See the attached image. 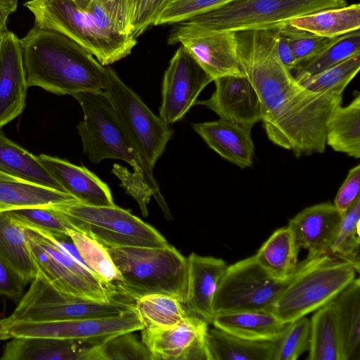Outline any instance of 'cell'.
Instances as JSON below:
<instances>
[{"label":"cell","instance_id":"cell-41","mask_svg":"<svg viewBox=\"0 0 360 360\" xmlns=\"http://www.w3.org/2000/svg\"><path fill=\"white\" fill-rule=\"evenodd\" d=\"M310 319L303 316L288 323L275 341L273 360H296L309 349Z\"/></svg>","mask_w":360,"mask_h":360},{"label":"cell","instance_id":"cell-16","mask_svg":"<svg viewBox=\"0 0 360 360\" xmlns=\"http://www.w3.org/2000/svg\"><path fill=\"white\" fill-rule=\"evenodd\" d=\"M208 323L188 315L165 328H142L141 342L152 360H210L206 344Z\"/></svg>","mask_w":360,"mask_h":360},{"label":"cell","instance_id":"cell-14","mask_svg":"<svg viewBox=\"0 0 360 360\" xmlns=\"http://www.w3.org/2000/svg\"><path fill=\"white\" fill-rule=\"evenodd\" d=\"M167 43L180 44L213 81L226 75H243L233 31L210 30L184 21L172 29Z\"/></svg>","mask_w":360,"mask_h":360},{"label":"cell","instance_id":"cell-2","mask_svg":"<svg viewBox=\"0 0 360 360\" xmlns=\"http://www.w3.org/2000/svg\"><path fill=\"white\" fill-rule=\"evenodd\" d=\"M20 41L29 87L71 96L104 89L105 66L64 34L34 25Z\"/></svg>","mask_w":360,"mask_h":360},{"label":"cell","instance_id":"cell-45","mask_svg":"<svg viewBox=\"0 0 360 360\" xmlns=\"http://www.w3.org/2000/svg\"><path fill=\"white\" fill-rule=\"evenodd\" d=\"M112 173L122 181L121 186L139 204L144 217L148 215L147 205L153 195L152 191L143 179L137 173H131L127 169L118 164H114Z\"/></svg>","mask_w":360,"mask_h":360},{"label":"cell","instance_id":"cell-13","mask_svg":"<svg viewBox=\"0 0 360 360\" xmlns=\"http://www.w3.org/2000/svg\"><path fill=\"white\" fill-rule=\"evenodd\" d=\"M287 281L272 278L255 255L227 266L214 295V313L267 311Z\"/></svg>","mask_w":360,"mask_h":360},{"label":"cell","instance_id":"cell-25","mask_svg":"<svg viewBox=\"0 0 360 360\" xmlns=\"http://www.w3.org/2000/svg\"><path fill=\"white\" fill-rule=\"evenodd\" d=\"M76 201L65 192L36 184L0 170V213L25 207L59 206Z\"/></svg>","mask_w":360,"mask_h":360},{"label":"cell","instance_id":"cell-24","mask_svg":"<svg viewBox=\"0 0 360 360\" xmlns=\"http://www.w3.org/2000/svg\"><path fill=\"white\" fill-rule=\"evenodd\" d=\"M96 27L110 41L131 53L136 0H79Z\"/></svg>","mask_w":360,"mask_h":360},{"label":"cell","instance_id":"cell-34","mask_svg":"<svg viewBox=\"0 0 360 360\" xmlns=\"http://www.w3.org/2000/svg\"><path fill=\"white\" fill-rule=\"evenodd\" d=\"M360 54V31L330 38L311 57L297 64L292 73L297 82Z\"/></svg>","mask_w":360,"mask_h":360},{"label":"cell","instance_id":"cell-15","mask_svg":"<svg viewBox=\"0 0 360 360\" xmlns=\"http://www.w3.org/2000/svg\"><path fill=\"white\" fill-rule=\"evenodd\" d=\"M212 82V77L180 46L164 73L160 117L168 124L181 120Z\"/></svg>","mask_w":360,"mask_h":360},{"label":"cell","instance_id":"cell-27","mask_svg":"<svg viewBox=\"0 0 360 360\" xmlns=\"http://www.w3.org/2000/svg\"><path fill=\"white\" fill-rule=\"evenodd\" d=\"M212 324L233 335L255 341H276L287 323L269 311H243L216 314Z\"/></svg>","mask_w":360,"mask_h":360},{"label":"cell","instance_id":"cell-5","mask_svg":"<svg viewBox=\"0 0 360 360\" xmlns=\"http://www.w3.org/2000/svg\"><path fill=\"white\" fill-rule=\"evenodd\" d=\"M107 250L122 277L118 289L124 297L134 302L143 295L160 293L184 304L187 260L174 246Z\"/></svg>","mask_w":360,"mask_h":360},{"label":"cell","instance_id":"cell-40","mask_svg":"<svg viewBox=\"0 0 360 360\" xmlns=\"http://www.w3.org/2000/svg\"><path fill=\"white\" fill-rule=\"evenodd\" d=\"M24 227L45 231L54 235H66L70 230L77 231L62 213L53 207H32L5 212Z\"/></svg>","mask_w":360,"mask_h":360},{"label":"cell","instance_id":"cell-48","mask_svg":"<svg viewBox=\"0 0 360 360\" xmlns=\"http://www.w3.org/2000/svg\"><path fill=\"white\" fill-rule=\"evenodd\" d=\"M26 284L0 260V296L17 300L22 297Z\"/></svg>","mask_w":360,"mask_h":360},{"label":"cell","instance_id":"cell-3","mask_svg":"<svg viewBox=\"0 0 360 360\" xmlns=\"http://www.w3.org/2000/svg\"><path fill=\"white\" fill-rule=\"evenodd\" d=\"M72 96L83 112V119L77 129L84 153L89 161L98 163L105 159H117L129 163L150 188L165 218L172 219V214L153 176V169L143 160L119 122L104 92H80Z\"/></svg>","mask_w":360,"mask_h":360},{"label":"cell","instance_id":"cell-22","mask_svg":"<svg viewBox=\"0 0 360 360\" xmlns=\"http://www.w3.org/2000/svg\"><path fill=\"white\" fill-rule=\"evenodd\" d=\"M100 345L77 340L14 338L4 347V360H100Z\"/></svg>","mask_w":360,"mask_h":360},{"label":"cell","instance_id":"cell-47","mask_svg":"<svg viewBox=\"0 0 360 360\" xmlns=\"http://www.w3.org/2000/svg\"><path fill=\"white\" fill-rule=\"evenodd\" d=\"M167 0H136L133 36L135 39L153 26Z\"/></svg>","mask_w":360,"mask_h":360},{"label":"cell","instance_id":"cell-30","mask_svg":"<svg viewBox=\"0 0 360 360\" xmlns=\"http://www.w3.org/2000/svg\"><path fill=\"white\" fill-rule=\"evenodd\" d=\"M0 170L25 181L65 192L42 165L38 155L10 140L1 129Z\"/></svg>","mask_w":360,"mask_h":360},{"label":"cell","instance_id":"cell-44","mask_svg":"<svg viewBox=\"0 0 360 360\" xmlns=\"http://www.w3.org/2000/svg\"><path fill=\"white\" fill-rule=\"evenodd\" d=\"M278 27L289 41L297 64L314 55L330 39L297 28L289 22Z\"/></svg>","mask_w":360,"mask_h":360},{"label":"cell","instance_id":"cell-50","mask_svg":"<svg viewBox=\"0 0 360 360\" xmlns=\"http://www.w3.org/2000/svg\"><path fill=\"white\" fill-rule=\"evenodd\" d=\"M18 1V0H0V35L7 29L8 18L17 9Z\"/></svg>","mask_w":360,"mask_h":360},{"label":"cell","instance_id":"cell-21","mask_svg":"<svg viewBox=\"0 0 360 360\" xmlns=\"http://www.w3.org/2000/svg\"><path fill=\"white\" fill-rule=\"evenodd\" d=\"M39 160L67 193L79 202L91 206H112V193L108 185L84 166L45 154Z\"/></svg>","mask_w":360,"mask_h":360},{"label":"cell","instance_id":"cell-49","mask_svg":"<svg viewBox=\"0 0 360 360\" xmlns=\"http://www.w3.org/2000/svg\"><path fill=\"white\" fill-rule=\"evenodd\" d=\"M275 40L276 51L279 59L282 63L292 72L297 65L294 52L289 41L281 32L278 27L276 28Z\"/></svg>","mask_w":360,"mask_h":360},{"label":"cell","instance_id":"cell-43","mask_svg":"<svg viewBox=\"0 0 360 360\" xmlns=\"http://www.w3.org/2000/svg\"><path fill=\"white\" fill-rule=\"evenodd\" d=\"M131 333L119 334L101 345L100 360H152L148 348Z\"/></svg>","mask_w":360,"mask_h":360},{"label":"cell","instance_id":"cell-32","mask_svg":"<svg viewBox=\"0 0 360 360\" xmlns=\"http://www.w3.org/2000/svg\"><path fill=\"white\" fill-rule=\"evenodd\" d=\"M289 24L316 35L333 38L360 28V6H345L317 11L290 20Z\"/></svg>","mask_w":360,"mask_h":360},{"label":"cell","instance_id":"cell-9","mask_svg":"<svg viewBox=\"0 0 360 360\" xmlns=\"http://www.w3.org/2000/svg\"><path fill=\"white\" fill-rule=\"evenodd\" d=\"M27 292L4 321H53L119 316L133 307L123 298L108 302L85 300L62 292L39 273Z\"/></svg>","mask_w":360,"mask_h":360},{"label":"cell","instance_id":"cell-8","mask_svg":"<svg viewBox=\"0 0 360 360\" xmlns=\"http://www.w3.org/2000/svg\"><path fill=\"white\" fill-rule=\"evenodd\" d=\"M76 228L105 248L163 247L167 240L153 226L115 205L91 206L77 201L53 207Z\"/></svg>","mask_w":360,"mask_h":360},{"label":"cell","instance_id":"cell-19","mask_svg":"<svg viewBox=\"0 0 360 360\" xmlns=\"http://www.w3.org/2000/svg\"><path fill=\"white\" fill-rule=\"evenodd\" d=\"M187 287L184 302L188 315L212 324L218 285L227 268L220 258L191 253L187 258Z\"/></svg>","mask_w":360,"mask_h":360},{"label":"cell","instance_id":"cell-35","mask_svg":"<svg viewBox=\"0 0 360 360\" xmlns=\"http://www.w3.org/2000/svg\"><path fill=\"white\" fill-rule=\"evenodd\" d=\"M310 319L309 360H340V343L333 302L314 311Z\"/></svg>","mask_w":360,"mask_h":360},{"label":"cell","instance_id":"cell-38","mask_svg":"<svg viewBox=\"0 0 360 360\" xmlns=\"http://www.w3.org/2000/svg\"><path fill=\"white\" fill-rule=\"evenodd\" d=\"M359 69L360 54L298 82L314 92L342 95L346 86L356 75Z\"/></svg>","mask_w":360,"mask_h":360},{"label":"cell","instance_id":"cell-10","mask_svg":"<svg viewBox=\"0 0 360 360\" xmlns=\"http://www.w3.org/2000/svg\"><path fill=\"white\" fill-rule=\"evenodd\" d=\"M105 72L106 84L103 91L139 153L153 169L173 130L151 111L113 69L105 66Z\"/></svg>","mask_w":360,"mask_h":360},{"label":"cell","instance_id":"cell-23","mask_svg":"<svg viewBox=\"0 0 360 360\" xmlns=\"http://www.w3.org/2000/svg\"><path fill=\"white\" fill-rule=\"evenodd\" d=\"M194 131L213 150L241 169L253 164L255 145L251 127L220 119L195 123Z\"/></svg>","mask_w":360,"mask_h":360},{"label":"cell","instance_id":"cell-31","mask_svg":"<svg viewBox=\"0 0 360 360\" xmlns=\"http://www.w3.org/2000/svg\"><path fill=\"white\" fill-rule=\"evenodd\" d=\"M210 360H273L275 341L239 338L214 327L206 335Z\"/></svg>","mask_w":360,"mask_h":360},{"label":"cell","instance_id":"cell-6","mask_svg":"<svg viewBox=\"0 0 360 360\" xmlns=\"http://www.w3.org/2000/svg\"><path fill=\"white\" fill-rule=\"evenodd\" d=\"M25 233L38 273L59 291L101 302L125 298L115 285L71 255L56 235L29 227H25Z\"/></svg>","mask_w":360,"mask_h":360},{"label":"cell","instance_id":"cell-11","mask_svg":"<svg viewBox=\"0 0 360 360\" xmlns=\"http://www.w3.org/2000/svg\"><path fill=\"white\" fill-rule=\"evenodd\" d=\"M24 5L33 14L34 25L64 34L103 66L130 54L100 31L79 0H30Z\"/></svg>","mask_w":360,"mask_h":360},{"label":"cell","instance_id":"cell-7","mask_svg":"<svg viewBox=\"0 0 360 360\" xmlns=\"http://www.w3.org/2000/svg\"><path fill=\"white\" fill-rule=\"evenodd\" d=\"M346 5L345 0H231L186 22L214 30L270 29L317 11Z\"/></svg>","mask_w":360,"mask_h":360},{"label":"cell","instance_id":"cell-37","mask_svg":"<svg viewBox=\"0 0 360 360\" xmlns=\"http://www.w3.org/2000/svg\"><path fill=\"white\" fill-rule=\"evenodd\" d=\"M68 233L86 266L101 278L115 285L118 289L122 282V277L107 248L84 233L72 230Z\"/></svg>","mask_w":360,"mask_h":360},{"label":"cell","instance_id":"cell-39","mask_svg":"<svg viewBox=\"0 0 360 360\" xmlns=\"http://www.w3.org/2000/svg\"><path fill=\"white\" fill-rule=\"evenodd\" d=\"M360 198L342 214L328 254L350 262L359 271Z\"/></svg>","mask_w":360,"mask_h":360},{"label":"cell","instance_id":"cell-4","mask_svg":"<svg viewBox=\"0 0 360 360\" xmlns=\"http://www.w3.org/2000/svg\"><path fill=\"white\" fill-rule=\"evenodd\" d=\"M359 272L350 262L330 254L307 257L267 311L283 323L297 320L335 300Z\"/></svg>","mask_w":360,"mask_h":360},{"label":"cell","instance_id":"cell-36","mask_svg":"<svg viewBox=\"0 0 360 360\" xmlns=\"http://www.w3.org/2000/svg\"><path fill=\"white\" fill-rule=\"evenodd\" d=\"M134 308L143 328H165L174 326L188 315L184 304L165 294H150L136 299Z\"/></svg>","mask_w":360,"mask_h":360},{"label":"cell","instance_id":"cell-28","mask_svg":"<svg viewBox=\"0 0 360 360\" xmlns=\"http://www.w3.org/2000/svg\"><path fill=\"white\" fill-rule=\"evenodd\" d=\"M298 246L288 226L276 229L262 244L255 257L274 279L287 281L298 266Z\"/></svg>","mask_w":360,"mask_h":360},{"label":"cell","instance_id":"cell-12","mask_svg":"<svg viewBox=\"0 0 360 360\" xmlns=\"http://www.w3.org/2000/svg\"><path fill=\"white\" fill-rule=\"evenodd\" d=\"M142 328V323L133 306L119 316L107 318L41 322H8L0 319V341L14 338H50L101 345L119 334Z\"/></svg>","mask_w":360,"mask_h":360},{"label":"cell","instance_id":"cell-29","mask_svg":"<svg viewBox=\"0 0 360 360\" xmlns=\"http://www.w3.org/2000/svg\"><path fill=\"white\" fill-rule=\"evenodd\" d=\"M0 260L27 284L37 275L25 227L6 212L0 213Z\"/></svg>","mask_w":360,"mask_h":360},{"label":"cell","instance_id":"cell-1","mask_svg":"<svg viewBox=\"0 0 360 360\" xmlns=\"http://www.w3.org/2000/svg\"><path fill=\"white\" fill-rule=\"evenodd\" d=\"M276 28L234 32L240 69L257 94L269 139L296 157L322 153L342 95L314 92L297 81L277 54Z\"/></svg>","mask_w":360,"mask_h":360},{"label":"cell","instance_id":"cell-46","mask_svg":"<svg viewBox=\"0 0 360 360\" xmlns=\"http://www.w3.org/2000/svg\"><path fill=\"white\" fill-rule=\"evenodd\" d=\"M360 165L352 167L339 188L334 205L343 214L360 198Z\"/></svg>","mask_w":360,"mask_h":360},{"label":"cell","instance_id":"cell-33","mask_svg":"<svg viewBox=\"0 0 360 360\" xmlns=\"http://www.w3.org/2000/svg\"><path fill=\"white\" fill-rule=\"evenodd\" d=\"M347 106L339 105L330 117L326 129V145L335 151L360 158V94Z\"/></svg>","mask_w":360,"mask_h":360},{"label":"cell","instance_id":"cell-42","mask_svg":"<svg viewBox=\"0 0 360 360\" xmlns=\"http://www.w3.org/2000/svg\"><path fill=\"white\" fill-rule=\"evenodd\" d=\"M231 0H167L154 25L184 22Z\"/></svg>","mask_w":360,"mask_h":360},{"label":"cell","instance_id":"cell-20","mask_svg":"<svg viewBox=\"0 0 360 360\" xmlns=\"http://www.w3.org/2000/svg\"><path fill=\"white\" fill-rule=\"evenodd\" d=\"M342 214L330 202L304 208L290 219L298 246L307 250V257L328 254L339 229Z\"/></svg>","mask_w":360,"mask_h":360},{"label":"cell","instance_id":"cell-26","mask_svg":"<svg viewBox=\"0 0 360 360\" xmlns=\"http://www.w3.org/2000/svg\"><path fill=\"white\" fill-rule=\"evenodd\" d=\"M340 343V360H360V280L356 277L333 300Z\"/></svg>","mask_w":360,"mask_h":360},{"label":"cell","instance_id":"cell-18","mask_svg":"<svg viewBox=\"0 0 360 360\" xmlns=\"http://www.w3.org/2000/svg\"><path fill=\"white\" fill-rule=\"evenodd\" d=\"M28 88L20 39L6 29L0 42V129L22 112Z\"/></svg>","mask_w":360,"mask_h":360},{"label":"cell","instance_id":"cell-17","mask_svg":"<svg viewBox=\"0 0 360 360\" xmlns=\"http://www.w3.org/2000/svg\"><path fill=\"white\" fill-rule=\"evenodd\" d=\"M213 82L215 90L206 100L195 104L204 105L220 119L252 128L262 120L259 97L250 80L243 75H226Z\"/></svg>","mask_w":360,"mask_h":360}]
</instances>
